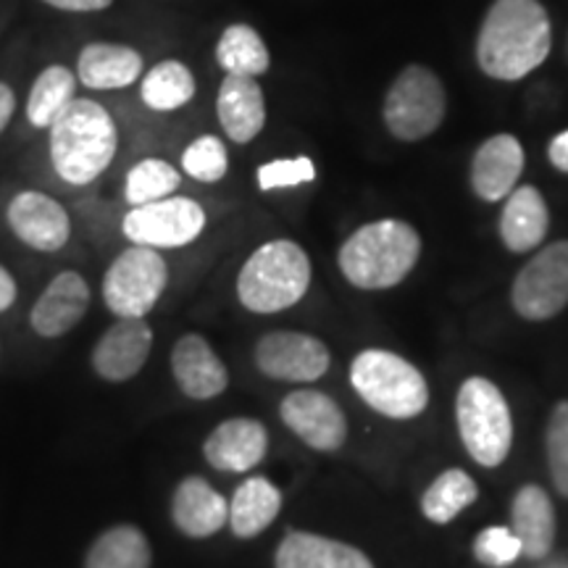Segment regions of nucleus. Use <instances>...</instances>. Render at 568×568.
<instances>
[{
    "label": "nucleus",
    "mask_w": 568,
    "mask_h": 568,
    "mask_svg": "<svg viewBox=\"0 0 568 568\" xmlns=\"http://www.w3.org/2000/svg\"><path fill=\"white\" fill-rule=\"evenodd\" d=\"M169 284L166 258L155 247L132 245L103 276V301L119 318H145Z\"/></svg>",
    "instance_id": "nucleus-7"
},
{
    "label": "nucleus",
    "mask_w": 568,
    "mask_h": 568,
    "mask_svg": "<svg viewBox=\"0 0 568 568\" xmlns=\"http://www.w3.org/2000/svg\"><path fill=\"white\" fill-rule=\"evenodd\" d=\"M524 172V148L514 134H495L481 142L471 161V187L481 201L497 203L516 190Z\"/></svg>",
    "instance_id": "nucleus-16"
},
{
    "label": "nucleus",
    "mask_w": 568,
    "mask_h": 568,
    "mask_svg": "<svg viewBox=\"0 0 568 568\" xmlns=\"http://www.w3.org/2000/svg\"><path fill=\"white\" fill-rule=\"evenodd\" d=\"M282 510V493L266 477H251L234 489L230 503V527L240 539L258 537L276 521Z\"/></svg>",
    "instance_id": "nucleus-25"
},
{
    "label": "nucleus",
    "mask_w": 568,
    "mask_h": 568,
    "mask_svg": "<svg viewBox=\"0 0 568 568\" xmlns=\"http://www.w3.org/2000/svg\"><path fill=\"white\" fill-rule=\"evenodd\" d=\"M182 176L169 161L161 159H145L134 163L126 174L124 184V197L126 203L132 205H145L153 201H161V197H169L180 187Z\"/></svg>",
    "instance_id": "nucleus-31"
},
{
    "label": "nucleus",
    "mask_w": 568,
    "mask_h": 568,
    "mask_svg": "<svg viewBox=\"0 0 568 568\" xmlns=\"http://www.w3.org/2000/svg\"><path fill=\"white\" fill-rule=\"evenodd\" d=\"M142 55L130 45L90 42L77 61V77L90 90H122L140 80Z\"/></svg>",
    "instance_id": "nucleus-24"
},
{
    "label": "nucleus",
    "mask_w": 568,
    "mask_h": 568,
    "mask_svg": "<svg viewBox=\"0 0 568 568\" xmlns=\"http://www.w3.org/2000/svg\"><path fill=\"white\" fill-rule=\"evenodd\" d=\"M521 542L514 535V529L506 527H487L481 529L474 539V558L481 566L489 568H506L521 558Z\"/></svg>",
    "instance_id": "nucleus-34"
},
{
    "label": "nucleus",
    "mask_w": 568,
    "mask_h": 568,
    "mask_svg": "<svg viewBox=\"0 0 568 568\" xmlns=\"http://www.w3.org/2000/svg\"><path fill=\"white\" fill-rule=\"evenodd\" d=\"M316 180V166L314 161L297 155V159H280L272 163H264L258 169V187L268 193V190H282V187H297V184L314 182Z\"/></svg>",
    "instance_id": "nucleus-35"
},
{
    "label": "nucleus",
    "mask_w": 568,
    "mask_h": 568,
    "mask_svg": "<svg viewBox=\"0 0 568 568\" xmlns=\"http://www.w3.org/2000/svg\"><path fill=\"white\" fill-rule=\"evenodd\" d=\"M268 447L266 426L255 418H230L211 432L203 456L216 471L243 474L264 460Z\"/></svg>",
    "instance_id": "nucleus-15"
},
{
    "label": "nucleus",
    "mask_w": 568,
    "mask_h": 568,
    "mask_svg": "<svg viewBox=\"0 0 568 568\" xmlns=\"http://www.w3.org/2000/svg\"><path fill=\"white\" fill-rule=\"evenodd\" d=\"M9 224L24 245L40 253H55L69 243V213L51 195L24 190L9 203Z\"/></svg>",
    "instance_id": "nucleus-13"
},
{
    "label": "nucleus",
    "mask_w": 568,
    "mask_h": 568,
    "mask_svg": "<svg viewBox=\"0 0 568 568\" xmlns=\"http://www.w3.org/2000/svg\"><path fill=\"white\" fill-rule=\"evenodd\" d=\"M119 132L111 113L90 98H74L51 124V161L63 182L84 187L111 166Z\"/></svg>",
    "instance_id": "nucleus-2"
},
{
    "label": "nucleus",
    "mask_w": 568,
    "mask_h": 568,
    "mask_svg": "<svg viewBox=\"0 0 568 568\" xmlns=\"http://www.w3.org/2000/svg\"><path fill=\"white\" fill-rule=\"evenodd\" d=\"M90 308V287L82 274L61 272L32 305V329L40 337H61L82 322Z\"/></svg>",
    "instance_id": "nucleus-17"
},
{
    "label": "nucleus",
    "mask_w": 568,
    "mask_h": 568,
    "mask_svg": "<svg viewBox=\"0 0 568 568\" xmlns=\"http://www.w3.org/2000/svg\"><path fill=\"white\" fill-rule=\"evenodd\" d=\"M153 347V329L145 318H119L92 351V368L105 382H126L140 374Z\"/></svg>",
    "instance_id": "nucleus-14"
},
{
    "label": "nucleus",
    "mask_w": 568,
    "mask_h": 568,
    "mask_svg": "<svg viewBox=\"0 0 568 568\" xmlns=\"http://www.w3.org/2000/svg\"><path fill=\"white\" fill-rule=\"evenodd\" d=\"M351 385L376 414L408 422L429 406V385L424 374L397 353L368 347L351 364Z\"/></svg>",
    "instance_id": "nucleus-5"
},
{
    "label": "nucleus",
    "mask_w": 568,
    "mask_h": 568,
    "mask_svg": "<svg viewBox=\"0 0 568 568\" xmlns=\"http://www.w3.org/2000/svg\"><path fill=\"white\" fill-rule=\"evenodd\" d=\"M182 169L197 182H219L224 180L226 169H230V155L226 145L213 134H203L195 142H190L187 151L182 153Z\"/></svg>",
    "instance_id": "nucleus-32"
},
{
    "label": "nucleus",
    "mask_w": 568,
    "mask_h": 568,
    "mask_svg": "<svg viewBox=\"0 0 568 568\" xmlns=\"http://www.w3.org/2000/svg\"><path fill=\"white\" fill-rule=\"evenodd\" d=\"M548 159L558 172L568 174V130L552 138V142L548 145Z\"/></svg>",
    "instance_id": "nucleus-37"
},
{
    "label": "nucleus",
    "mask_w": 568,
    "mask_h": 568,
    "mask_svg": "<svg viewBox=\"0 0 568 568\" xmlns=\"http://www.w3.org/2000/svg\"><path fill=\"white\" fill-rule=\"evenodd\" d=\"M84 568H151V542L132 524H119L92 542Z\"/></svg>",
    "instance_id": "nucleus-26"
},
{
    "label": "nucleus",
    "mask_w": 568,
    "mask_h": 568,
    "mask_svg": "<svg viewBox=\"0 0 568 568\" xmlns=\"http://www.w3.org/2000/svg\"><path fill=\"white\" fill-rule=\"evenodd\" d=\"M77 92V77L67 67L53 63L34 80L27 101V119L32 126L51 130V124L69 109Z\"/></svg>",
    "instance_id": "nucleus-28"
},
{
    "label": "nucleus",
    "mask_w": 568,
    "mask_h": 568,
    "mask_svg": "<svg viewBox=\"0 0 568 568\" xmlns=\"http://www.w3.org/2000/svg\"><path fill=\"white\" fill-rule=\"evenodd\" d=\"M458 437L468 456L485 468L506 464L514 445V418L506 395L485 376H468L456 395Z\"/></svg>",
    "instance_id": "nucleus-6"
},
{
    "label": "nucleus",
    "mask_w": 568,
    "mask_h": 568,
    "mask_svg": "<svg viewBox=\"0 0 568 568\" xmlns=\"http://www.w3.org/2000/svg\"><path fill=\"white\" fill-rule=\"evenodd\" d=\"M276 568H374L372 558L353 545L314 531H287L276 548Z\"/></svg>",
    "instance_id": "nucleus-21"
},
{
    "label": "nucleus",
    "mask_w": 568,
    "mask_h": 568,
    "mask_svg": "<svg viewBox=\"0 0 568 568\" xmlns=\"http://www.w3.org/2000/svg\"><path fill=\"white\" fill-rule=\"evenodd\" d=\"M216 113L222 130L237 145H245V142L258 138L266 124V101L255 77L226 74L222 88H219Z\"/></svg>",
    "instance_id": "nucleus-20"
},
{
    "label": "nucleus",
    "mask_w": 568,
    "mask_h": 568,
    "mask_svg": "<svg viewBox=\"0 0 568 568\" xmlns=\"http://www.w3.org/2000/svg\"><path fill=\"white\" fill-rule=\"evenodd\" d=\"M42 3L53 6V9L71 11V13H90L109 9L113 0H42Z\"/></svg>",
    "instance_id": "nucleus-36"
},
{
    "label": "nucleus",
    "mask_w": 568,
    "mask_h": 568,
    "mask_svg": "<svg viewBox=\"0 0 568 568\" xmlns=\"http://www.w3.org/2000/svg\"><path fill=\"white\" fill-rule=\"evenodd\" d=\"M172 521L193 539L213 537L230 524V503L203 477H187L174 489Z\"/></svg>",
    "instance_id": "nucleus-19"
},
{
    "label": "nucleus",
    "mask_w": 568,
    "mask_h": 568,
    "mask_svg": "<svg viewBox=\"0 0 568 568\" xmlns=\"http://www.w3.org/2000/svg\"><path fill=\"white\" fill-rule=\"evenodd\" d=\"M556 568H564V566H556Z\"/></svg>",
    "instance_id": "nucleus-40"
},
{
    "label": "nucleus",
    "mask_w": 568,
    "mask_h": 568,
    "mask_svg": "<svg viewBox=\"0 0 568 568\" xmlns=\"http://www.w3.org/2000/svg\"><path fill=\"white\" fill-rule=\"evenodd\" d=\"M545 450H548L552 485L558 495L568 497V400H560L552 408L548 432H545Z\"/></svg>",
    "instance_id": "nucleus-33"
},
{
    "label": "nucleus",
    "mask_w": 568,
    "mask_h": 568,
    "mask_svg": "<svg viewBox=\"0 0 568 568\" xmlns=\"http://www.w3.org/2000/svg\"><path fill=\"white\" fill-rule=\"evenodd\" d=\"M510 303L527 322H548L568 305V240L542 247L516 274Z\"/></svg>",
    "instance_id": "nucleus-9"
},
{
    "label": "nucleus",
    "mask_w": 568,
    "mask_h": 568,
    "mask_svg": "<svg viewBox=\"0 0 568 568\" xmlns=\"http://www.w3.org/2000/svg\"><path fill=\"white\" fill-rule=\"evenodd\" d=\"M550 230V211L537 187L524 184L506 197L500 213V237L510 253H529L545 243Z\"/></svg>",
    "instance_id": "nucleus-23"
},
{
    "label": "nucleus",
    "mask_w": 568,
    "mask_h": 568,
    "mask_svg": "<svg viewBox=\"0 0 568 568\" xmlns=\"http://www.w3.org/2000/svg\"><path fill=\"white\" fill-rule=\"evenodd\" d=\"M216 63L226 74L261 77L268 71L272 55H268L264 40L253 27L232 24L216 42Z\"/></svg>",
    "instance_id": "nucleus-30"
},
{
    "label": "nucleus",
    "mask_w": 568,
    "mask_h": 568,
    "mask_svg": "<svg viewBox=\"0 0 568 568\" xmlns=\"http://www.w3.org/2000/svg\"><path fill=\"white\" fill-rule=\"evenodd\" d=\"M510 524L524 556L531 560L548 558L556 545V508L542 487L524 485L518 489L510 506Z\"/></svg>",
    "instance_id": "nucleus-22"
},
{
    "label": "nucleus",
    "mask_w": 568,
    "mask_h": 568,
    "mask_svg": "<svg viewBox=\"0 0 568 568\" xmlns=\"http://www.w3.org/2000/svg\"><path fill=\"white\" fill-rule=\"evenodd\" d=\"M172 374L182 393L193 400H211L230 385L226 366L203 335L180 337L172 351Z\"/></svg>",
    "instance_id": "nucleus-18"
},
{
    "label": "nucleus",
    "mask_w": 568,
    "mask_h": 568,
    "mask_svg": "<svg viewBox=\"0 0 568 568\" xmlns=\"http://www.w3.org/2000/svg\"><path fill=\"white\" fill-rule=\"evenodd\" d=\"M13 301H17V282H13V276L0 266V314L9 311Z\"/></svg>",
    "instance_id": "nucleus-39"
},
{
    "label": "nucleus",
    "mask_w": 568,
    "mask_h": 568,
    "mask_svg": "<svg viewBox=\"0 0 568 568\" xmlns=\"http://www.w3.org/2000/svg\"><path fill=\"white\" fill-rule=\"evenodd\" d=\"M479 497V487L464 468H447L426 487L422 497V514L432 524H450L460 510L474 506Z\"/></svg>",
    "instance_id": "nucleus-29"
},
{
    "label": "nucleus",
    "mask_w": 568,
    "mask_h": 568,
    "mask_svg": "<svg viewBox=\"0 0 568 568\" xmlns=\"http://www.w3.org/2000/svg\"><path fill=\"white\" fill-rule=\"evenodd\" d=\"M255 366L276 382H316L329 372L332 355L322 339L303 332H268L255 345Z\"/></svg>",
    "instance_id": "nucleus-11"
},
{
    "label": "nucleus",
    "mask_w": 568,
    "mask_h": 568,
    "mask_svg": "<svg viewBox=\"0 0 568 568\" xmlns=\"http://www.w3.org/2000/svg\"><path fill=\"white\" fill-rule=\"evenodd\" d=\"M382 116L397 140L416 142L429 138L445 119V88L439 77L418 63L403 69L387 92Z\"/></svg>",
    "instance_id": "nucleus-8"
},
{
    "label": "nucleus",
    "mask_w": 568,
    "mask_h": 568,
    "mask_svg": "<svg viewBox=\"0 0 568 568\" xmlns=\"http://www.w3.org/2000/svg\"><path fill=\"white\" fill-rule=\"evenodd\" d=\"M140 98L153 111H176L195 98V77L182 61L166 59L148 71Z\"/></svg>",
    "instance_id": "nucleus-27"
},
{
    "label": "nucleus",
    "mask_w": 568,
    "mask_h": 568,
    "mask_svg": "<svg viewBox=\"0 0 568 568\" xmlns=\"http://www.w3.org/2000/svg\"><path fill=\"white\" fill-rule=\"evenodd\" d=\"M552 30L539 0H495L481 21L477 61L487 77L516 82L548 59Z\"/></svg>",
    "instance_id": "nucleus-1"
},
{
    "label": "nucleus",
    "mask_w": 568,
    "mask_h": 568,
    "mask_svg": "<svg viewBox=\"0 0 568 568\" xmlns=\"http://www.w3.org/2000/svg\"><path fill=\"white\" fill-rule=\"evenodd\" d=\"M13 109H17V95L6 82H0V132L6 130L13 116Z\"/></svg>",
    "instance_id": "nucleus-38"
},
{
    "label": "nucleus",
    "mask_w": 568,
    "mask_h": 568,
    "mask_svg": "<svg viewBox=\"0 0 568 568\" xmlns=\"http://www.w3.org/2000/svg\"><path fill=\"white\" fill-rule=\"evenodd\" d=\"M205 230V211L193 197H161L134 205L122 222L124 237L145 247H184L195 243Z\"/></svg>",
    "instance_id": "nucleus-10"
},
{
    "label": "nucleus",
    "mask_w": 568,
    "mask_h": 568,
    "mask_svg": "<svg viewBox=\"0 0 568 568\" xmlns=\"http://www.w3.org/2000/svg\"><path fill=\"white\" fill-rule=\"evenodd\" d=\"M280 416L293 435L314 450H339L347 439V418L329 395L318 389H295L282 400Z\"/></svg>",
    "instance_id": "nucleus-12"
},
{
    "label": "nucleus",
    "mask_w": 568,
    "mask_h": 568,
    "mask_svg": "<svg viewBox=\"0 0 568 568\" xmlns=\"http://www.w3.org/2000/svg\"><path fill=\"white\" fill-rule=\"evenodd\" d=\"M422 237L400 219H379L355 230L339 247V272L358 290H389L414 272Z\"/></svg>",
    "instance_id": "nucleus-3"
},
{
    "label": "nucleus",
    "mask_w": 568,
    "mask_h": 568,
    "mask_svg": "<svg viewBox=\"0 0 568 568\" xmlns=\"http://www.w3.org/2000/svg\"><path fill=\"white\" fill-rule=\"evenodd\" d=\"M311 287V261L293 240H272L245 261L237 276V297L253 314L293 308Z\"/></svg>",
    "instance_id": "nucleus-4"
}]
</instances>
